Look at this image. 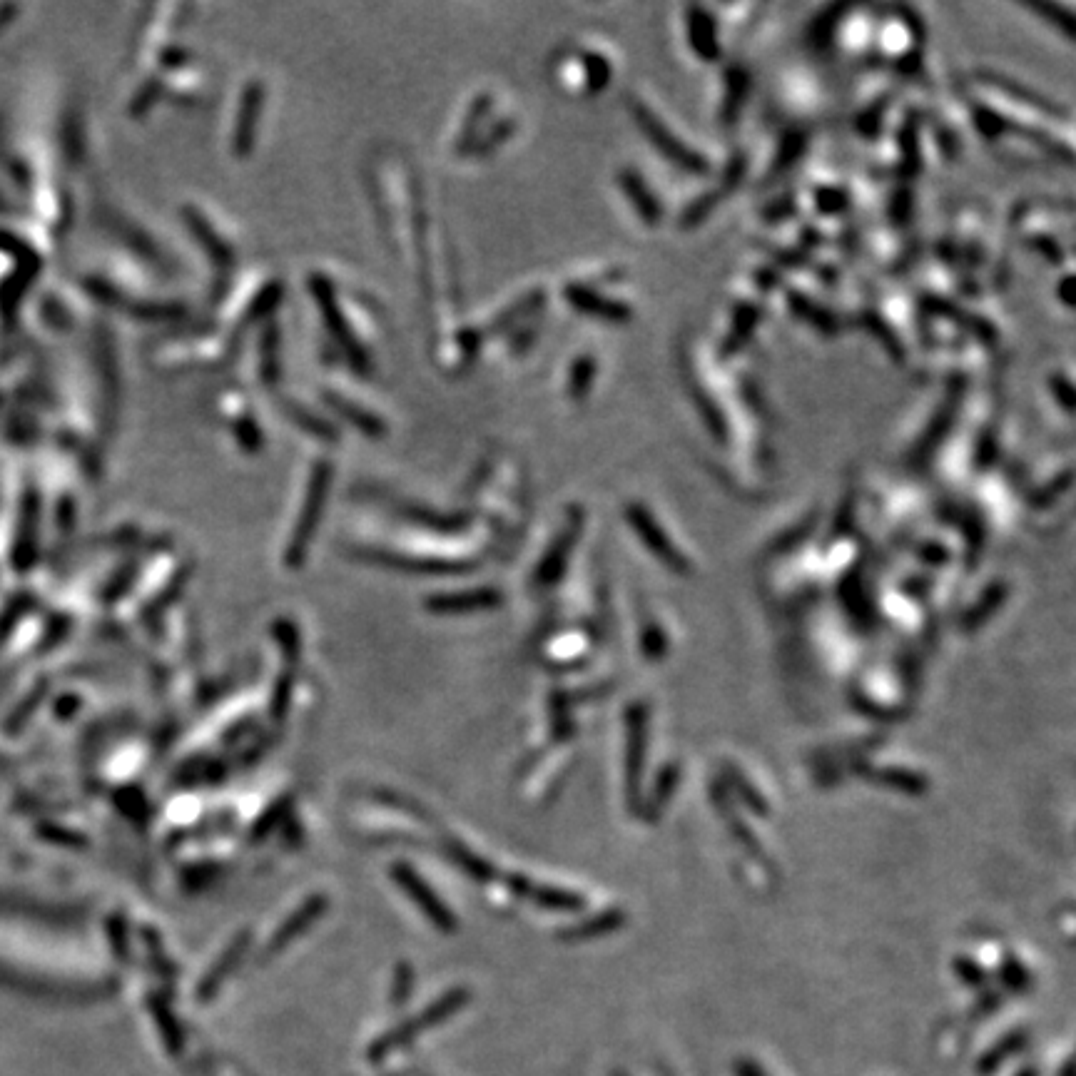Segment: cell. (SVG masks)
<instances>
[{
    "label": "cell",
    "instance_id": "6da1fadb",
    "mask_svg": "<svg viewBox=\"0 0 1076 1076\" xmlns=\"http://www.w3.org/2000/svg\"><path fill=\"white\" fill-rule=\"evenodd\" d=\"M927 25L920 10L912 5H885L877 8L875 38H872V65L887 70L900 80L920 78L925 65Z\"/></svg>",
    "mask_w": 1076,
    "mask_h": 1076
},
{
    "label": "cell",
    "instance_id": "7a4b0ae2",
    "mask_svg": "<svg viewBox=\"0 0 1076 1076\" xmlns=\"http://www.w3.org/2000/svg\"><path fill=\"white\" fill-rule=\"evenodd\" d=\"M628 267L623 262H601L581 277L563 284V299L576 314L591 317L608 327L636 322L638 307L626 292Z\"/></svg>",
    "mask_w": 1076,
    "mask_h": 1076
},
{
    "label": "cell",
    "instance_id": "3957f363",
    "mask_svg": "<svg viewBox=\"0 0 1076 1076\" xmlns=\"http://www.w3.org/2000/svg\"><path fill=\"white\" fill-rule=\"evenodd\" d=\"M626 108L633 125L641 130V135L646 137L648 145H651L668 165L675 167L678 172H683V175L698 177V180L715 177L718 165L713 162V157L680 133L646 95L638 93V90L628 93Z\"/></svg>",
    "mask_w": 1076,
    "mask_h": 1076
},
{
    "label": "cell",
    "instance_id": "277c9868",
    "mask_svg": "<svg viewBox=\"0 0 1076 1076\" xmlns=\"http://www.w3.org/2000/svg\"><path fill=\"white\" fill-rule=\"evenodd\" d=\"M558 88L573 98L603 95L618 78L616 50L601 38L573 40L563 45L551 63Z\"/></svg>",
    "mask_w": 1076,
    "mask_h": 1076
},
{
    "label": "cell",
    "instance_id": "5b68a950",
    "mask_svg": "<svg viewBox=\"0 0 1076 1076\" xmlns=\"http://www.w3.org/2000/svg\"><path fill=\"white\" fill-rule=\"evenodd\" d=\"M812 140L815 135H812L810 125L785 120V125H780L770 137V145L760 165L750 167V182L760 190L778 187L803 165L812 150Z\"/></svg>",
    "mask_w": 1076,
    "mask_h": 1076
},
{
    "label": "cell",
    "instance_id": "8992f818",
    "mask_svg": "<svg viewBox=\"0 0 1076 1076\" xmlns=\"http://www.w3.org/2000/svg\"><path fill=\"white\" fill-rule=\"evenodd\" d=\"M678 38L680 48L693 63L718 68L725 60L723 25L715 13V5H683L678 13Z\"/></svg>",
    "mask_w": 1076,
    "mask_h": 1076
},
{
    "label": "cell",
    "instance_id": "52a82bcc",
    "mask_svg": "<svg viewBox=\"0 0 1076 1076\" xmlns=\"http://www.w3.org/2000/svg\"><path fill=\"white\" fill-rule=\"evenodd\" d=\"M710 90V115L720 130H735L743 123L755 93V73L745 60H723Z\"/></svg>",
    "mask_w": 1076,
    "mask_h": 1076
},
{
    "label": "cell",
    "instance_id": "ba28073f",
    "mask_svg": "<svg viewBox=\"0 0 1076 1076\" xmlns=\"http://www.w3.org/2000/svg\"><path fill=\"white\" fill-rule=\"evenodd\" d=\"M613 187L621 195L623 207L628 210V215L633 217L641 230L656 232L661 230L663 222H666V205H663L661 195L653 190V185L648 182V177L643 175V170H638L636 165H621L613 175Z\"/></svg>",
    "mask_w": 1076,
    "mask_h": 1076
},
{
    "label": "cell",
    "instance_id": "9c48e42d",
    "mask_svg": "<svg viewBox=\"0 0 1076 1076\" xmlns=\"http://www.w3.org/2000/svg\"><path fill=\"white\" fill-rule=\"evenodd\" d=\"M778 297V302H783L785 314L793 317V322L803 324L810 332L822 334V337H835V334H840L842 317L825 299L815 297V294L807 292L803 287H793V284L788 282L783 284Z\"/></svg>",
    "mask_w": 1076,
    "mask_h": 1076
},
{
    "label": "cell",
    "instance_id": "30bf717a",
    "mask_svg": "<svg viewBox=\"0 0 1076 1076\" xmlns=\"http://www.w3.org/2000/svg\"><path fill=\"white\" fill-rule=\"evenodd\" d=\"M601 377V357L591 349H578L566 367L563 379V397L573 404H583L591 399Z\"/></svg>",
    "mask_w": 1076,
    "mask_h": 1076
},
{
    "label": "cell",
    "instance_id": "8fae6325",
    "mask_svg": "<svg viewBox=\"0 0 1076 1076\" xmlns=\"http://www.w3.org/2000/svg\"><path fill=\"white\" fill-rule=\"evenodd\" d=\"M728 195L730 192L725 190L723 182H720L718 175H715L713 185L700 187L690 200L683 202V207H680L678 215H675V227H680V230H685V232H693V230H698V227H703L705 222L713 217V212L723 205Z\"/></svg>",
    "mask_w": 1076,
    "mask_h": 1076
},
{
    "label": "cell",
    "instance_id": "7c38bea8",
    "mask_svg": "<svg viewBox=\"0 0 1076 1076\" xmlns=\"http://www.w3.org/2000/svg\"><path fill=\"white\" fill-rule=\"evenodd\" d=\"M1019 8L1027 10V13L1037 15L1044 25L1054 30V33L1062 35L1067 43H1076V13L1074 5L1067 3H1054V0H1022Z\"/></svg>",
    "mask_w": 1076,
    "mask_h": 1076
},
{
    "label": "cell",
    "instance_id": "4fadbf2b",
    "mask_svg": "<svg viewBox=\"0 0 1076 1076\" xmlns=\"http://www.w3.org/2000/svg\"><path fill=\"white\" fill-rule=\"evenodd\" d=\"M1044 392L1047 399L1052 402L1057 414L1062 416L1067 424H1072L1074 416V372L1069 364H1057L1047 372L1044 377Z\"/></svg>",
    "mask_w": 1076,
    "mask_h": 1076
},
{
    "label": "cell",
    "instance_id": "5bb4252c",
    "mask_svg": "<svg viewBox=\"0 0 1076 1076\" xmlns=\"http://www.w3.org/2000/svg\"><path fill=\"white\" fill-rule=\"evenodd\" d=\"M1054 299L1067 309V314L1074 312V272L1072 267H1064L1059 274L1057 284H1054Z\"/></svg>",
    "mask_w": 1076,
    "mask_h": 1076
},
{
    "label": "cell",
    "instance_id": "9a60e30c",
    "mask_svg": "<svg viewBox=\"0 0 1076 1076\" xmlns=\"http://www.w3.org/2000/svg\"><path fill=\"white\" fill-rule=\"evenodd\" d=\"M735 1074H738V1076H768L763 1072V1069L758 1067V1064L748 1062V1059H743V1062L735 1064Z\"/></svg>",
    "mask_w": 1076,
    "mask_h": 1076
},
{
    "label": "cell",
    "instance_id": "2e32d148",
    "mask_svg": "<svg viewBox=\"0 0 1076 1076\" xmlns=\"http://www.w3.org/2000/svg\"><path fill=\"white\" fill-rule=\"evenodd\" d=\"M1019 1076H1039L1037 1069H1024V1072H1019Z\"/></svg>",
    "mask_w": 1076,
    "mask_h": 1076
},
{
    "label": "cell",
    "instance_id": "e0dca14e",
    "mask_svg": "<svg viewBox=\"0 0 1076 1076\" xmlns=\"http://www.w3.org/2000/svg\"><path fill=\"white\" fill-rule=\"evenodd\" d=\"M1059 1076H1072V1064H1067V1067H1064V1072Z\"/></svg>",
    "mask_w": 1076,
    "mask_h": 1076
}]
</instances>
